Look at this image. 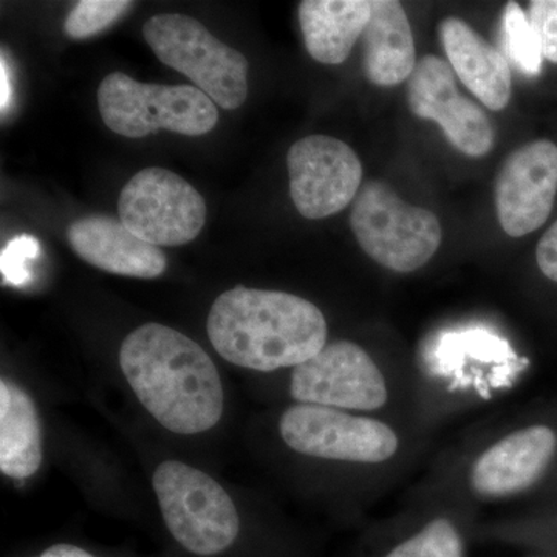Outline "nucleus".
Wrapping results in <instances>:
<instances>
[{"label": "nucleus", "mask_w": 557, "mask_h": 557, "mask_svg": "<svg viewBox=\"0 0 557 557\" xmlns=\"http://www.w3.org/2000/svg\"><path fill=\"white\" fill-rule=\"evenodd\" d=\"M504 40L508 57L528 76H537L542 70L541 44L525 11L519 3L509 2L504 13Z\"/></svg>", "instance_id": "6ab92c4d"}, {"label": "nucleus", "mask_w": 557, "mask_h": 557, "mask_svg": "<svg viewBox=\"0 0 557 557\" xmlns=\"http://www.w3.org/2000/svg\"><path fill=\"white\" fill-rule=\"evenodd\" d=\"M207 330L220 357L259 372L296 368L327 344V321L310 300L242 285L215 299Z\"/></svg>", "instance_id": "f03ea898"}, {"label": "nucleus", "mask_w": 557, "mask_h": 557, "mask_svg": "<svg viewBox=\"0 0 557 557\" xmlns=\"http://www.w3.org/2000/svg\"><path fill=\"white\" fill-rule=\"evenodd\" d=\"M278 428L289 448L327 460L381 463L398 449L397 435L387 424L325 406H293Z\"/></svg>", "instance_id": "6e6552de"}, {"label": "nucleus", "mask_w": 557, "mask_h": 557, "mask_svg": "<svg viewBox=\"0 0 557 557\" xmlns=\"http://www.w3.org/2000/svg\"><path fill=\"white\" fill-rule=\"evenodd\" d=\"M164 523L183 548L215 556L236 541L239 512L211 475L182 461H164L153 474Z\"/></svg>", "instance_id": "39448f33"}, {"label": "nucleus", "mask_w": 557, "mask_h": 557, "mask_svg": "<svg viewBox=\"0 0 557 557\" xmlns=\"http://www.w3.org/2000/svg\"><path fill=\"white\" fill-rule=\"evenodd\" d=\"M387 557H463V545L453 523L437 519Z\"/></svg>", "instance_id": "412c9836"}, {"label": "nucleus", "mask_w": 557, "mask_h": 557, "mask_svg": "<svg viewBox=\"0 0 557 557\" xmlns=\"http://www.w3.org/2000/svg\"><path fill=\"white\" fill-rule=\"evenodd\" d=\"M289 392L296 401L325 408L375 410L387 401V386L368 351L350 341L325 344L296 366Z\"/></svg>", "instance_id": "1a4fd4ad"}, {"label": "nucleus", "mask_w": 557, "mask_h": 557, "mask_svg": "<svg viewBox=\"0 0 557 557\" xmlns=\"http://www.w3.org/2000/svg\"><path fill=\"white\" fill-rule=\"evenodd\" d=\"M372 16L370 0H306L299 5L307 51L321 64H343Z\"/></svg>", "instance_id": "f3484780"}, {"label": "nucleus", "mask_w": 557, "mask_h": 557, "mask_svg": "<svg viewBox=\"0 0 557 557\" xmlns=\"http://www.w3.org/2000/svg\"><path fill=\"white\" fill-rule=\"evenodd\" d=\"M67 240L81 259L108 273L156 278L166 271L164 252L138 239L120 219L89 215L75 220L69 226Z\"/></svg>", "instance_id": "ddd939ff"}, {"label": "nucleus", "mask_w": 557, "mask_h": 557, "mask_svg": "<svg viewBox=\"0 0 557 557\" xmlns=\"http://www.w3.org/2000/svg\"><path fill=\"white\" fill-rule=\"evenodd\" d=\"M361 42L362 69L366 78L375 86H397L416 70V42L401 3L372 0V16Z\"/></svg>", "instance_id": "dca6fc26"}, {"label": "nucleus", "mask_w": 557, "mask_h": 557, "mask_svg": "<svg viewBox=\"0 0 557 557\" xmlns=\"http://www.w3.org/2000/svg\"><path fill=\"white\" fill-rule=\"evenodd\" d=\"M289 194L302 218L319 220L338 214L357 199L362 164L341 139L310 135L288 150Z\"/></svg>", "instance_id": "9d476101"}, {"label": "nucleus", "mask_w": 557, "mask_h": 557, "mask_svg": "<svg viewBox=\"0 0 557 557\" xmlns=\"http://www.w3.org/2000/svg\"><path fill=\"white\" fill-rule=\"evenodd\" d=\"M39 242L32 236H20L10 242L2 251V274L10 284L22 285L30 281L32 273L27 263L38 258Z\"/></svg>", "instance_id": "4be33fe9"}, {"label": "nucleus", "mask_w": 557, "mask_h": 557, "mask_svg": "<svg viewBox=\"0 0 557 557\" xmlns=\"http://www.w3.org/2000/svg\"><path fill=\"white\" fill-rule=\"evenodd\" d=\"M98 108L106 126L126 138L161 129L200 137L219 123L215 102L197 87L139 83L121 72L102 79Z\"/></svg>", "instance_id": "7ed1b4c3"}, {"label": "nucleus", "mask_w": 557, "mask_h": 557, "mask_svg": "<svg viewBox=\"0 0 557 557\" xmlns=\"http://www.w3.org/2000/svg\"><path fill=\"white\" fill-rule=\"evenodd\" d=\"M350 223L366 255L397 273L426 265L442 244L437 215L406 203L383 182L359 189Z\"/></svg>", "instance_id": "423d86ee"}, {"label": "nucleus", "mask_w": 557, "mask_h": 557, "mask_svg": "<svg viewBox=\"0 0 557 557\" xmlns=\"http://www.w3.org/2000/svg\"><path fill=\"white\" fill-rule=\"evenodd\" d=\"M119 214L132 234L153 247H178L199 236L207 205L199 190L164 168H146L120 194Z\"/></svg>", "instance_id": "0eeeda50"}, {"label": "nucleus", "mask_w": 557, "mask_h": 557, "mask_svg": "<svg viewBox=\"0 0 557 557\" xmlns=\"http://www.w3.org/2000/svg\"><path fill=\"white\" fill-rule=\"evenodd\" d=\"M527 16L541 44L542 57L557 64V0H533Z\"/></svg>", "instance_id": "5701e85b"}, {"label": "nucleus", "mask_w": 557, "mask_h": 557, "mask_svg": "<svg viewBox=\"0 0 557 557\" xmlns=\"http://www.w3.org/2000/svg\"><path fill=\"white\" fill-rule=\"evenodd\" d=\"M120 366L139 403L175 434L193 435L219 423L222 380L214 361L188 336L145 324L120 348Z\"/></svg>", "instance_id": "f257e3e1"}, {"label": "nucleus", "mask_w": 557, "mask_h": 557, "mask_svg": "<svg viewBox=\"0 0 557 557\" xmlns=\"http://www.w3.org/2000/svg\"><path fill=\"white\" fill-rule=\"evenodd\" d=\"M438 30L457 78L487 109L507 108L512 94V75L507 58L458 17L443 21Z\"/></svg>", "instance_id": "2eb2a0df"}, {"label": "nucleus", "mask_w": 557, "mask_h": 557, "mask_svg": "<svg viewBox=\"0 0 557 557\" xmlns=\"http://www.w3.org/2000/svg\"><path fill=\"white\" fill-rule=\"evenodd\" d=\"M408 102L413 115L435 121L465 156L483 157L493 150V124L475 102L461 97L448 62L432 54L421 58L408 79Z\"/></svg>", "instance_id": "9b49d317"}, {"label": "nucleus", "mask_w": 557, "mask_h": 557, "mask_svg": "<svg viewBox=\"0 0 557 557\" xmlns=\"http://www.w3.org/2000/svg\"><path fill=\"white\" fill-rule=\"evenodd\" d=\"M42 463V426L35 401L13 381H0V471L28 479Z\"/></svg>", "instance_id": "a211bd4d"}, {"label": "nucleus", "mask_w": 557, "mask_h": 557, "mask_svg": "<svg viewBox=\"0 0 557 557\" xmlns=\"http://www.w3.org/2000/svg\"><path fill=\"white\" fill-rule=\"evenodd\" d=\"M134 3L127 0H81L65 20V35L72 39H87L106 30L127 13Z\"/></svg>", "instance_id": "aec40b11"}, {"label": "nucleus", "mask_w": 557, "mask_h": 557, "mask_svg": "<svg viewBox=\"0 0 557 557\" xmlns=\"http://www.w3.org/2000/svg\"><path fill=\"white\" fill-rule=\"evenodd\" d=\"M11 97H13V90H11L10 70L5 54L2 53V58H0V109H2V115H5L10 108Z\"/></svg>", "instance_id": "393cba45"}, {"label": "nucleus", "mask_w": 557, "mask_h": 557, "mask_svg": "<svg viewBox=\"0 0 557 557\" xmlns=\"http://www.w3.org/2000/svg\"><path fill=\"white\" fill-rule=\"evenodd\" d=\"M38 557H95L86 549L75 547V545L58 544L39 555Z\"/></svg>", "instance_id": "a878e982"}, {"label": "nucleus", "mask_w": 557, "mask_h": 557, "mask_svg": "<svg viewBox=\"0 0 557 557\" xmlns=\"http://www.w3.org/2000/svg\"><path fill=\"white\" fill-rule=\"evenodd\" d=\"M536 258L542 273L557 282V220L539 242Z\"/></svg>", "instance_id": "b1692460"}, {"label": "nucleus", "mask_w": 557, "mask_h": 557, "mask_svg": "<svg viewBox=\"0 0 557 557\" xmlns=\"http://www.w3.org/2000/svg\"><path fill=\"white\" fill-rule=\"evenodd\" d=\"M143 36L164 65L188 76L220 108L239 109L247 101V58L214 38L199 21L159 14L146 22Z\"/></svg>", "instance_id": "20e7f679"}, {"label": "nucleus", "mask_w": 557, "mask_h": 557, "mask_svg": "<svg viewBox=\"0 0 557 557\" xmlns=\"http://www.w3.org/2000/svg\"><path fill=\"white\" fill-rule=\"evenodd\" d=\"M557 440L547 426L522 429L500 440L475 461L471 482L479 494L505 497L536 483L555 457Z\"/></svg>", "instance_id": "4468645a"}, {"label": "nucleus", "mask_w": 557, "mask_h": 557, "mask_svg": "<svg viewBox=\"0 0 557 557\" xmlns=\"http://www.w3.org/2000/svg\"><path fill=\"white\" fill-rule=\"evenodd\" d=\"M557 194V146L548 139L528 143L505 161L496 180V211L502 230L523 237L541 228Z\"/></svg>", "instance_id": "f8f14e48"}]
</instances>
